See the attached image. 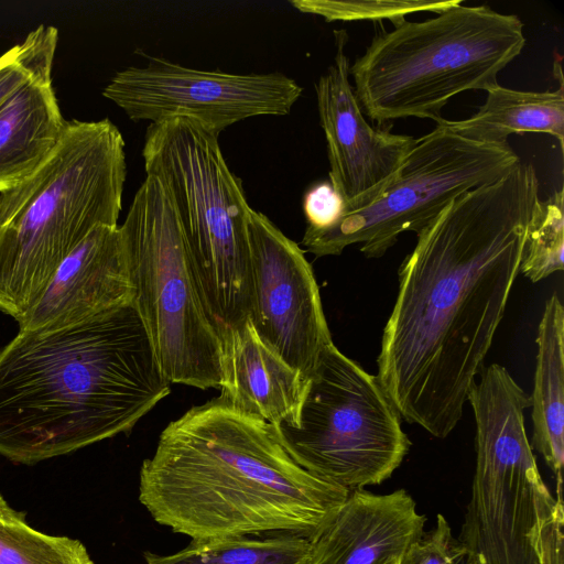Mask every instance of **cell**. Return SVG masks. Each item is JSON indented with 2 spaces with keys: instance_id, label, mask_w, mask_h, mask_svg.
Instances as JSON below:
<instances>
[{
  "instance_id": "cell-1",
  "label": "cell",
  "mask_w": 564,
  "mask_h": 564,
  "mask_svg": "<svg viewBox=\"0 0 564 564\" xmlns=\"http://www.w3.org/2000/svg\"><path fill=\"white\" fill-rule=\"evenodd\" d=\"M538 198L535 169L520 162L447 204L400 265L378 378L401 417L437 438L460 421L484 368Z\"/></svg>"
},
{
  "instance_id": "cell-2",
  "label": "cell",
  "mask_w": 564,
  "mask_h": 564,
  "mask_svg": "<svg viewBox=\"0 0 564 564\" xmlns=\"http://www.w3.org/2000/svg\"><path fill=\"white\" fill-rule=\"evenodd\" d=\"M348 492L297 465L272 425L219 397L162 431L139 481L152 519L192 540L286 533L313 542Z\"/></svg>"
},
{
  "instance_id": "cell-3",
  "label": "cell",
  "mask_w": 564,
  "mask_h": 564,
  "mask_svg": "<svg viewBox=\"0 0 564 564\" xmlns=\"http://www.w3.org/2000/svg\"><path fill=\"white\" fill-rule=\"evenodd\" d=\"M171 392L133 302L0 350V455L24 465L129 434Z\"/></svg>"
},
{
  "instance_id": "cell-4",
  "label": "cell",
  "mask_w": 564,
  "mask_h": 564,
  "mask_svg": "<svg viewBox=\"0 0 564 564\" xmlns=\"http://www.w3.org/2000/svg\"><path fill=\"white\" fill-rule=\"evenodd\" d=\"M126 176L115 123L70 120L44 165L0 193L1 312L19 322L93 230L118 226Z\"/></svg>"
},
{
  "instance_id": "cell-5",
  "label": "cell",
  "mask_w": 564,
  "mask_h": 564,
  "mask_svg": "<svg viewBox=\"0 0 564 564\" xmlns=\"http://www.w3.org/2000/svg\"><path fill=\"white\" fill-rule=\"evenodd\" d=\"M525 42L518 15L460 3L378 33L349 75L362 112L373 121L414 117L437 122L451 98L497 85L498 74Z\"/></svg>"
},
{
  "instance_id": "cell-6",
  "label": "cell",
  "mask_w": 564,
  "mask_h": 564,
  "mask_svg": "<svg viewBox=\"0 0 564 564\" xmlns=\"http://www.w3.org/2000/svg\"><path fill=\"white\" fill-rule=\"evenodd\" d=\"M218 137L187 117L151 122L142 156L145 173L158 177L171 199L206 310L224 341L250 314L251 207Z\"/></svg>"
},
{
  "instance_id": "cell-7",
  "label": "cell",
  "mask_w": 564,
  "mask_h": 564,
  "mask_svg": "<svg viewBox=\"0 0 564 564\" xmlns=\"http://www.w3.org/2000/svg\"><path fill=\"white\" fill-rule=\"evenodd\" d=\"M133 304L170 383H223V341L206 310L171 199L145 176L119 226Z\"/></svg>"
},
{
  "instance_id": "cell-8",
  "label": "cell",
  "mask_w": 564,
  "mask_h": 564,
  "mask_svg": "<svg viewBox=\"0 0 564 564\" xmlns=\"http://www.w3.org/2000/svg\"><path fill=\"white\" fill-rule=\"evenodd\" d=\"M479 376L467 399L476 422V469L458 540L470 564H535L531 534L553 496L525 432L530 395L498 364Z\"/></svg>"
},
{
  "instance_id": "cell-9",
  "label": "cell",
  "mask_w": 564,
  "mask_h": 564,
  "mask_svg": "<svg viewBox=\"0 0 564 564\" xmlns=\"http://www.w3.org/2000/svg\"><path fill=\"white\" fill-rule=\"evenodd\" d=\"M273 429L297 465L348 490L390 478L411 446L378 376L334 343L310 381L299 423Z\"/></svg>"
},
{
  "instance_id": "cell-10",
  "label": "cell",
  "mask_w": 564,
  "mask_h": 564,
  "mask_svg": "<svg viewBox=\"0 0 564 564\" xmlns=\"http://www.w3.org/2000/svg\"><path fill=\"white\" fill-rule=\"evenodd\" d=\"M520 162L508 143L473 141L437 122L416 139L393 181L371 205L345 214L326 230L305 229L302 245L315 257H325L360 243L365 257L380 258L400 235L417 234L453 199L502 178Z\"/></svg>"
},
{
  "instance_id": "cell-11",
  "label": "cell",
  "mask_w": 564,
  "mask_h": 564,
  "mask_svg": "<svg viewBox=\"0 0 564 564\" xmlns=\"http://www.w3.org/2000/svg\"><path fill=\"white\" fill-rule=\"evenodd\" d=\"M303 88L280 72L234 74L148 56L144 66L118 70L102 90L133 121L187 117L220 133L257 116H285Z\"/></svg>"
},
{
  "instance_id": "cell-12",
  "label": "cell",
  "mask_w": 564,
  "mask_h": 564,
  "mask_svg": "<svg viewBox=\"0 0 564 564\" xmlns=\"http://www.w3.org/2000/svg\"><path fill=\"white\" fill-rule=\"evenodd\" d=\"M248 237L249 321L270 348L311 381L333 344L313 268L300 246L253 208Z\"/></svg>"
},
{
  "instance_id": "cell-13",
  "label": "cell",
  "mask_w": 564,
  "mask_h": 564,
  "mask_svg": "<svg viewBox=\"0 0 564 564\" xmlns=\"http://www.w3.org/2000/svg\"><path fill=\"white\" fill-rule=\"evenodd\" d=\"M334 39L333 63L316 82L315 91L329 183L343 197L348 214L371 205L384 192L416 139L393 133L391 124L381 129L367 122L349 82L346 30H335Z\"/></svg>"
},
{
  "instance_id": "cell-14",
  "label": "cell",
  "mask_w": 564,
  "mask_h": 564,
  "mask_svg": "<svg viewBox=\"0 0 564 564\" xmlns=\"http://www.w3.org/2000/svg\"><path fill=\"white\" fill-rule=\"evenodd\" d=\"M133 302L119 230H93L59 264L44 292L18 322L19 330L55 329Z\"/></svg>"
},
{
  "instance_id": "cell-15",
  "label": "cell",
  "mask_w": 564,
  "mask_h": 564,
  "mask_svg": "<svg viewBox=\"0 0 564 564\" xmlns=\"http://www.w3.org/2000/svg\"><path fill=\"white\" fill-rule=\"evenodd\" d=\"M425 522L405 489L386 495L351 489L312 542L311 564H388L423 534Z\"/></svg>"
},
{
  "instance_id": "cell-16",
  "label": "cell",
  "mask_w": 564,
  "mask_h": 564,
  "mask_svg": "<svg viewBox=\"0 0 564 564\" xmlns=\"http://www.w3.org/2000/svg\"><path fill=\"white\" fill-rule=\"evenodd\" d=\"M223 349L219 398L272 426L296 425L310 381L259 337L249 318L226 337Z\"/></svg>"
},
{
  "instance_id": "cell-17",
  "label": "cell",
  "mask_w": 564,
  "mask_h": 564,
  "mask_svg": "<svg viewBox=\"0 0 564 564\" xmlns=\"http://www.w3.org/2000/svg\"><path fill=\"white\" fill-rule=\"evenodd\" d=\"M53 68L31 77L0 106V193L32 177L59 145L67 127Z\"/></svg>"
},
{
  "instance_id": "cell-18",
  "label": "cell",
  "mask_w": 564,
  "mask_h": 564,
  "mask_svg": "<svg viewBox=\"0 0 564 564\" xmlns=\"http://www.w3.org/2000/svg\"><path fill=\"white\" fill-rule=\"evenodd\" d=\"M533 391L530 395L533 433L531 448L544 459L556 481V500L563 502L564 465V308L553 293L539 324Z\"/></svg>"
},
{
  "instance_id": "cell-19",
  "label": "cell",
  "mask_w": 564,
  "mask_h": 564,
  "mask_svg": "<svg viewBox=\"0 0 564 564\" xmlns=\"http://www.w3.org/2000/svg\"><path fill=\"white\" fill-rule=\"evenodd\" d=\"M486 93V101L471 117L463 120L442 118L437 122L466 139L482 143H508L509 135L516 133H547L555 137L563 149V87L555 91H525L497 84Z\"/></svg>"
},
{
  "instance_id": "cell-20",
  "label": "cell",
  "mask_w": 564,
  "mask_h": 564,
  "mask_svg": "<svg viewBox=\"0 0 564 564\" xmlns=\"http://www.w3.org/2000/svg\"><path fill=\"white\" fill-rule=\"evenodd\" d=\"M143 557L145 564H311L312 541L286 533L209 538L173 554Z\"/></svg>"
},
{
  "instance_id": "cell-21",
  "label": "cell",
  "mask_w": 564,
  "mask_h": 564,
  "mask_svg": "<svg viewBox=\"0 0 564 564\" xmlns=\"http://www.w3.org/2000/svg\"><path fill=\"white\" fill-rule=\"evenodd\" d=\"M0 564H94L78 539L31 527L26 514L0 495Z\"/></svg>"
},
{
  "instance_id": "cell-22",
  "label": "cell",
  "mask_w": 564,
  "mask_h": 564,
  "mask_svg": "<svg viewBox=\"0 0 564 564\" xmlns=\"http://www.w3.org/2000/svg\"><path fill=\"white\" fill-rule=\"evenodd\" d=\"M563 191L549 198H538L525 231L520 272L531 282H539L564 267Z\"/></svg>"
},
{
  "instance_id": "cell-23",
  "label": "cell",
  "mask_w": 564,
  "mask_h": 564,
  "mask_svg": "<svg viewBox=\"0 0 564 564\" xmlns=\"http://www.w3.org/2000/svg\"><path fill=\"white\" fill-rule=\"evenodd\" d=\"M460 3H463L462 0H290V4L300 12L319 15L326 22L390 20L394 26L403 22L408 14L415 12L438 14Z\"/></svg>"
},
{
  "instance_id": "cell-24",
  "label": "cell",
  "mask_w": 564,
  "mask_h": 564,
  "mask_svg": "<svg viewBox=\"0 0 564 564\" xmlns=\"http://www.w3.org/2000/svg\"><path fill=\"white\" fill-rule=\"evenodd\" d=\"M58 31L41 24L0 56V106L31 77L53 68Z\"/></svg>"
},
{
  "instance_id": "cell-25",
  "label": "cell",
  "mask_w": 564,
  "mask_h": 564,
  "mask_svg": "<svg viewBox=\"0 0 564 564\" xmlns=\"http://www.w3.org/2000/svg\"><path fill=\"white\" fill-rule=\"evenodd\" d=\"M399 564H470L464 544L453 535L445 517L436 516V525L412 543Z\"/></svg>"
},
{
  "instance_id": "cell-26",
  "label": "cell",
  "mask_w": 564,
  "mask_h": 564,
  "mask_svg": "<svg viewBox=\"0 0 564 564\" xmlns=\"http://www.w3.org/2000/svg\"><path fill=\"white\" fill-rule=\"evenodd\" d=\"M563 525V502L553 497L541 508L531 534L535 564H564Z\"/></svg>"
},
{
  "instance_id": "cell-27",
  "label": "cell",
  "mask_w": 564,
  "mask_h": 564,
  "mask_svg": "<svg viewBox=\"0 0 564 564\" xmlns=\"http://www.w3.org/2000/svg\"><path fill=\"white\" fill-rule=\"evenodd\" d=\"M306 230L322 231L333 227L345 214L343 197L326 181L308 187L303 197Z\"/></svg>"
},
{
  "instance_id": "cell-28",
  "label": "cell",
  "mask_w": 564,
  "mask_h": 564,
  "mask_svg": "<svg viewBox=\"0 0 564 564\" xmlns=\"http://www.w3.org/2000/svg\"><path fill=\"white\" fill-rule=\"evenodd\" d=\"M388 564H399V560H393V561L389 562Z\"/></svg>"
}]
</instances>
